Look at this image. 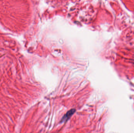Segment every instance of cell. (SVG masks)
Wrapping results in <instances>:
<instances>
[{
	"instance_id": "obj_1",
	"label": "cell",
	"mask_w": 134,
	"mask_h": 133,
	"mask_svg": "<svg viewBox=\"0 0 134 133\" xmlns=\"http://www.w3.org/2000/svg\"><path fill=\"white\" fill-rule=\"evenodd\" d=\"M75 109H72L68 111L66 113V115L62 118V119L61 120V122L63 123L67 122L71 118V116L75 112Z\"/></svg>"
}]
</instances>
